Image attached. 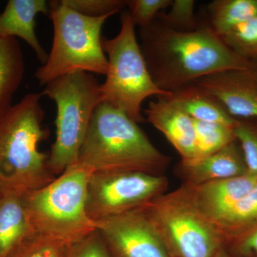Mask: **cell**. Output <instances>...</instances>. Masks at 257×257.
Masks as SVG:
<instances>
[{
	"mask_svg": "<svg viewBox=\"0 0 257 257\" xmlns=\"http://www.w3.org/2000/svg\"><path fill=\"white\" fill-rule=\"evenodd\" d=\"M172 257H220L226 243L193 204L182 184L141 207Z\"/></svg>",
	"mask_w": 257,
	"mask_h": 257,
	"instance_id": "cell-8",
	"label": "cell"
},
{
	"mask_svg": "<svg viewBox=\"0 0 257 257\" xmlns=\"http://www.w3.org/2000/svg\"><path fill=\"white\" fill-rule=\"evenodd\" d=\"M172 3L173 0H126V7L135 26L141 28L150 25Z\"/></svg>",
	"mask_w": 257,
	"mask_h": 257,
	"instance_id": "cell-26",
	"label": "cell"
},
{
	"mask_svg": "<svg viewBox=\"0 0 257 257\" xmlns=\"http://www.w3.org/2000/svg\"><path fill=\"white\" fill-rule=\"evenodd\" d=\"M93 173L89 166L77 162L50 184L23 196L36 234L72 244L96 231L87 211Z\"/></svg>",
	"mask_w": 257,
	"mask_h": 257,
	"instance_id": "cell-4",
	"label": "cell"
},
{
	"mask_svg": "<svg viewBox=\"0 0 257 257\" xmlns=\"http://www.w3.org/2000/svg\"><path fill=\"white\" fill-rule=\"evenodd\" d=\"M205 25L221 37L257 15V0H214L207 6Z\"/></svg>",
	"mask_w": 257,
	"mask_h": 257,
	"instance_id": "cell-20",
	"label": "cell"
},
{
	"mask_svg": "<svg viewBox=\"0 0 257 257\" xmlns=\"http://www.w3.org/2000/svg\"><path fill=\"white\" fill-rule=\"evenodd\" d=\"M63 2L75 11L92 18L114 15L126 7V0H63Z\"/></svg>",
	"mask_w": 257,
	"mask_h": 257,
	"instance_id": "cell-27",
	"label": "cell"
},
{
	"mask_svg": "<svg viewBox=\"0 0 257 257\" xmlns=\"http://www.w3.org/2000/svg\"><path fill=\"white\" fill-rule=\"evenodd\" d=\"M49 8L53 42L47 62L35 72L40 85L75 71L106 75L108 60L103 50L101 30L113 15L86 16L64 4L63 0L49 2Z\"/></svg>",
	"mask_w": 257,
	"mask_h": 257,
	"instance_id": "cell-5",
	"label": "cell"
},
{
	"mask_svg": "<svg viewBox=\"0 0 257 257\" xmlns=\"http://www.w3.org/2000/svg\"><path fill=\"white\" fill-rule=\"evenodd\" d=\"M100 86L94 74L75 71L51 81L41 93L57 106L56 138L48 153V167L55 177L77 163L93 115L101 104Z\"/></svg>",
	"mask_w": 257,
	"mask_h": 257,
	"instance_id": "cell-6",
	"label": "cell"
},
{
	"mask_svg": "<svg viewBox=\"0 0 257 257\" xmlns=\"http://www.w3.org/2000/svg\"><path fill=\"white\" fill-rule=\"evenodd\" d=\"M193 119L234 126L236 119L220 101L195 84H190L167 96Z\"/></svg>",
	"mask_w": 257,
	"mask_h": 257,
	"instance_id": "cell-17",
	"label": "cell"
},
{
	"mask_svg": "<svg viewBox=\"0 0 257 257\" xmlns=\"http://www.w3.org/2000/svg\"><path fill=\"white\" fill-rule=\"evenodd\" d=\"M194 84L220 101L234 119L257 120V70L223 71Z\"/></svg>",
	"mask_w": 257,
	"mask_h": 257,
	"instance_id": "cell-11",
	"label": "cell"
},
{
	"mask_svg": "<svg viewBox=\"0 0 257 257\" xmlns=\"http://www.w3.org/2000/svg\"><path fill=\"white\" fill-rule=\"evenodd\" d=\"M49 3L45 0H9L0 13V37L23 39L42 64H45L48 54L39 41L35 28L37 15L49 16Z\"/></svg>",
	"mask_w": 257,
	"mask_h": 257,
	"instance_id": "cell-15",
	"label": "cell"
},
{
	"mask_svg": "<svg viewBox=\"0 0 257 257\" xmlns=\"http://www.w3.org/2000/svg\"><path fill=\"white\" fill-rule=\"evenodd\" d=\"M67 257H111L97 231L72 243Z\"/></svg>",
	"mask_w": 257,
	"mask_h": 257,
	"instance_id": "cell-28",
	"label": "cell"
},
{
	"mask_svg": "<svg viewBox=\"0 0 257 257\" xmlns=\"http://www.w3.org/2000/svg\"><path fill=\"white\" fill-rule=\"evenodd\" d=\"M193 120L197 147L195 158L207 156L219 151L236 140L234 126Z\"/></svg>",
	"mask_w": 257,
	"mask_h": 257,
	"instance_id": "cell-21",
	"label": "cell"
},
{
	"mask_svg": "<svg viewBox=\"0 0 257 257\" xmlns=\"http://www.w3.org/2000/svg\"><path fill=\"white\" fill-rule=\"evenodd\" d=\"M220 38L236 55L257 62V15L235 27Z\"/></svg>",
	"mask_w": 257,
	"mask_h": 257,
	"instance_id": "cell-22",
	"label": "cell"
},
{
	"mask_svg": "<svg viewBox=\"0 0 257 257\" xmlns=\"http://www.w3.org/2000/svg\"><path fill=\"white\" fill-rule=\"evenodd\" d=\"M170 162V157L156 148L138 123L104 103L93 115L77 160L98 173L155 175H164Z\"/></svg>",
	"mask_w": 257,
	"mask_h": 257,
	"instance_id": "cell-3",
	"label": "cell"
},
{
	"mask_svg": "<svg viewBox=\"0 0 257 257\" xmlns=\"http://www.w3.org/2000/svg\"><path fill=\"white\" fill-rule=\"evenodd\" d=\"M140 46L157 87L172 93L210 74L257 70V63L236 55L206 26L177 31L155 19L140 28Z\"/></svg>",
	"mask_w": 257,
	"mask_h": 257,
	"instance_id": "cell-1",
	"label": "cell"
},
{
	"mask_svg": "<svg viewBox=\"0 0 257 257\" xmlns=\"http://www.w3.org/2000/svg\"><path fill=\"white\" fill-rule=\"evenodd\" d=\"M234 135L242 150L248 173L257 175V120L236 119Z\"/></svg>",
	"mask_w": 257,
	"mask_h": 257,
	"instance_id": "cell-25",
	"label": "cell"
},
{
	"mask_svg": "<svg viewBox=\"0 0 257 257\" xmlns=\"http://www.w3.org/2000/svg\"><path fill=\"white\" fill-rule=\"evenodd\" d=\"M194 0H173L168 13L162 12L156 19L177 31H193L199 28L194 15Z\"/></svg>",
	"mask_w": 257,
	"mask_h": 257,
	"instance_id": "cell-23",
	"label": "cell"
},
{
	"mask_svg": "<svg viewBox=\"0 0 257 257\" xmlns=\"http://www.w3.org/2000/svg\"><path fill=\"white\" fill-rule=\"evenodd\" d=\"M226 244L257 227V183L226 214L213 223Z\"/></svg>",
	"mask_w": 257,
	"mask_h": 257,
	"instance_id": "cell-19",
	"label": "cell"
},
{
	"mask_svg": "<svg viewBox=\"0 0 257 257\" xmlns=\"http://www.w3.org/2000/svg\"><path fill=\"white\" fill-rule=\"evenodd\" d=\"M220 257H232V256H229V253H228L226 251V252H224V253H223V254L221 255V256ZM236 257H241V256H236Z\"/></svg>",
	"mask_w": 257,
	"mask_h": 257,
	"instance_id": "cell-30",
	"label": "cell"
},
{
	"mask_svg": "<svg viewBox=\"0 0 257 257\" xmlns=\"http://www.w3.org/2000/svg\"><path fill=\"white\" fill-rule=\"evenodd\" d=\"M144 110L145 118L154 127L163 134L182 160L196 157V133L194 120L175 105L167 96H158Z\"/></svg>",
	"mask_w": 257,
	"mask_h": 257,
	"instance_id": "cell-13",
	"label": "cell"
},
{
	"mask_svg": "<svg viewBox=\"0 0 257 257\" xmlns=\"http://www.w3.org/2000/svg\"><path fill=\"white\" fill-rule=\"evenodd\" d=\"M256 63H257V62H256Z\"/></svg>",
	"mask_w": 257,
	"mask_h": 257,
	"instance_id": "cell-31",
	"label": "cell"
},
{
	"mask_svg": "<svg viewBox=\"0 0 257 257\" xmlns=\"http://www.w3.org/2000/svg\"><path fill=\"white\" fill-rule=\"evenodd\" d=\"M257 183V175L246 174L200 185L189 187L193 204L213 224L234 207Z\"/></svg>",
	"mask_w": 257,
	"mask_h": 257,
	"instance_id": "cell-14",
	"label": "cell"
},
{
	"mask_svg": "<svg viewBox=\"0 0 257 257\" xmlns=\"http://www.w3.org/2000/svg\"><path fill=\"white\" fill-rule=\"evenodd\" d=\"M25 57L17 38L0 37V117L13 106L15 92L23 82Z\"/></svg>",
	"mask_w": 257,
	"mask_h": 257,
	"instance_id": "cell-18",
	"label": "cell"
},
{
	"mask_svg": "<svg viewBox=\"0 0 257 257\" xmlns=\"http://www.w3.org/2000/svg\"><path fill=\"white\" fill-rule=\"evenodd\" d=\"M95 222L111 257H172L142 208Z\"/></svg>",
	"mask_w": 257,
	"mask_h": 257,
	"instance_id": "cell-10",
	"label": "cell"
},
{
	"mask_svg": "<svg viewBox=\"0 0 257 257\" xmlns=\"http://www.w3.org/2000/svg\"><path fill=\"white\" fill-rule=\"evenodd\" d=\"M165 175L144 172H94L88 185V215L96 221L135 210L165 194Z\"/></svg>",
	"mask_w": 257,
	"mask_h": 257,
	"instance_id": "cell-9",
	"label": "cell"
},
{
	"mask_svg": "<svg viewBox=\"0 0 257 257\" xmlns=\"http://www.w3.org/2000/svg\"><path fill=\"white\" fill-rule=\"evenodd\" d=\"M107 55L105 82L101 84V103L124 113L135 122L145 118L142 105L150 96H168L172 93L160 89L152 79L128 11L121 13V29L114 38L102 37Z\"/></svg>",
	"mask_w": 257,
	"mask_h": 257,
	"instance_id": "cell-7",
	"label": "cell"
},
{
	"mask_svg": "<svg viewBox=\"0 0 257 257\" xmlns=\"http://www.w3.org/2000/svg\"><path fill=\"white\" fill-rule=\"evenodd\" d=\"M70 245L36 234L24 243L12 257H67Z\"/></svg>",
	"mask_w": 257,
	"mask_h": 257,
	"instance_id": "cell-24",
	"label": "cell"
},
{
	"mask_svg": "<svg viewBox=\"0 0 257 257\" xmlns=\"http://www.w3.org/2000/svg\"><path fill=\"white\" fill-rule=\"evenodd\" d=\"M176 171L183 184L189 187L249 174L236 140L207 156L181 160Z\"/></svg>",
	"mask_w": 257,
	"mask_h": 257,
	"instance_id": "cell-12",
	"label": "cell"
},
{
	"mask_svg": "<svg viewBox=\"0 0 257 257\" xmlns=\"http://www.w3.org/2000/svg\"><path fill=\"white\" fill-rule=\"evenodd\" d=\"M36 234L23 196L0 193V257H12Z\"/></svg>",
	"mask_w": 257,
	"mask_h": 257,
	"instance_id": "cell-16",
	"label": "cell"
},
{
	"mask_svg": "<svg viewBox=\"0 0 257 257\" xmlns=\"http://www.w3.org/2000/svg\"><path fill=\"white\" fill-rule=\"evenodd\" d=\"M233 250L241 257L257 256V227L231 243Z\"/></svg>",
	"mask_w": 257,
	"mask_h": 257,
	"instance_id": "cell-29",
	"label": "cell"
},
{
	"mask_svg": "<svg viewBox=\"0 0 257 257\" xmlns=\"http://www.w3.org/2000/svg\"><path fill=\"white\" fill-rule=\"evenodd\" d=\"M42 94L30 93L0 117V193L24 196L56 178L39 145L50 133L42 125Z\"/></svg>",
	"mask_w": 257,
	"mask_h": 257,
	"instance_id": "cell-2",
	"label": "cell"
}]
</instances>
